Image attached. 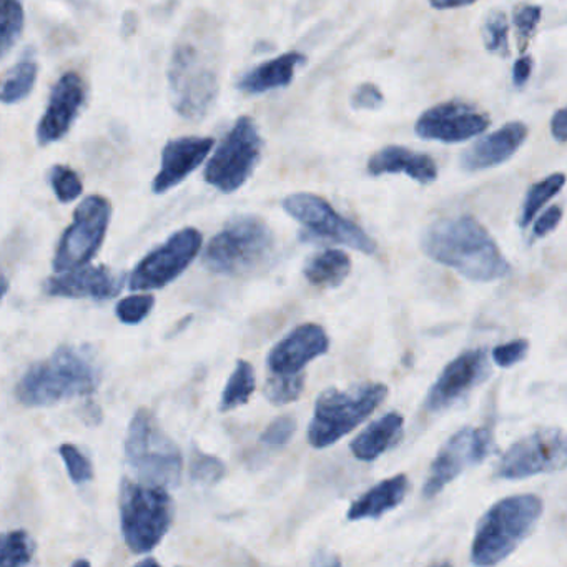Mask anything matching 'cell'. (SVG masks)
Listing matches in <instances>:
<instances>
[{
    "instance_id": "obj_1",
    "label": "cell",
    "mask_w": 567,
    "mask_h": 567,
    "mask_svg": "<svg viewBox=\"0 0 567 567\" xmlns=\"http://www.w3.org/2000/svg\"><path fill=\"white\" fill-rule=\"evenodd\" d=\"M222 44L214 21L199 18L180 35L170 57L167 79L180 117L202 121L220 90Z\"/></svg>"
},
{
    "instance_id": "obj_2",
    "label": "cell",
    "mask_w": 567,
    "mask_h": 567,
    "mask_svg": "<svg viewBox=\"0 0 567 567\" xmlns=\"http://www.w3.org/2000/svg\"><path fill=\"white\" fill-rule=\"evenodd\" d=\"M421 248L434 262L456 270L473 282H495L511 272L491 235L469 215L431 225L424 231Z\"/></svg>"
},
{
    "instance_id": "obj_3",
    "label": "cell",
    "mask_w": 567,
    "mask_h": 567,
    "mask_svg": "<svg viewBox=\"0 0 567 567\" xmlns=\"http://www.w3.org/2000/svg\"><path fill=\"white\" fill-rule=\"evenodd\" d=\"M99 365L83 348L60 347L47 360L38 361L15 388L19 401L29 408L59 405L92 395L100 385Z\"/></svg>"
},
{
    "instance_id": "obj_4",
    "label": "cell",
    "mask_w": 567,
    "mask_h": 567,
    "mask_svg": "<svg viewBox=\"0 0 567 567\" xmlns=\"http://www.w3.org/2000/svg\"><path fill=\"white\" fill-rule=\"evenodd\" d=\"M543 511V499L534 495L509 496L496 502L479 521L472 563L495 566L504 560L530 536Z\"/></svg>"
},
{
    "instance_id": "obj_5",
    "label": "cell",
    "mask_w": 567,
    "mask_h": 567,
    "mask_svg": "<svg viewBox=\"0 0 567 567\" xmlns=\"http://www.w3.org/2000/svg\"><path fill=\"white\" fill-rule=\"evenodd\" d=\"M386 396L388 388L382 383H366L350 389L330 388L321 393L308 428L309 444L324 450L338 443L372 417Z\"/></svg>"
},
{
    "instance_id": "obj_6",
    "label": "cell",
    "mask_w": 567,
    "mask_h": 567,
    "mask_svg": "<svg viewBox=\"0 0 567 567\" xmlns=\"http://www.w3.org/2000/svg\"><path fill=\"white\" fill-rule=\"evenodd\" d=\"M118 506L122 534L132 553H150L162 543L172 526V498L163 486L125 478Z\"/></svg>"
},
{
    "instance_id": "obj_7",
    "label": "cell",
    "mask_w": 567,
    "mask_h": 567,
    "mask_svg": "<svg viewBox=\"0 0 567 567\" xmlns=\"http://www.w3.org/2000/svg\"><path fill=\"white\" fill-rule=\"evenodd\" d=\"M275 248L269 225L254 215H240L212 238L203 254L206 269L222 275H245L265 265Z\"/></svg>"
},
{
    "instance_id": "obj_8",
    "label": "cell",
    "mask_w": 567,
    "mask_h": 567,
    "mask_svg": "<svg viewBox=\"0 0 567 567\" xmlns=\"http://www.w3.org/2000/svg\"><path fill=\"white\" fill-rule=\"evenodd\" d=\"M125 457L141 481L177 486L182 478V453L160 430L148 409H138L132 418L125 438Z\"/></svg>"
},
{
    "instance_id": "obj_9",
    "label": "cell",
    "mask_w": 567,
    "mask_h": 567,
    "mask_svg": "<svg viewBox=\"0 0 567 567\" xmlns=\"http://www.w3.org/2000/svg\"><path fill=\"white\" fill-rule=\"evenodd\" d=\"M262 148L263 140L253 118H238L206 163L205 182L224 193L237 192L253 175Z\"/></svg>"
},
{
    "instance_id": "obj_10",
    "label": "cell",
    "mask_w": 567,
    "mask_h": 567,
    "mask_svg": "<svg viewBox=\"0 0 567 567\" xmlns=\"http://www.w3.org/2000/svg\"><path fill=\"white\" fill-rule=\"evenodd\" d=\"M112 205L105 196H87L64 231L52 267L57 273L80 269L95 257L111 224Z\"/></svg>"
},
{
    "instance_id": "obj_11",
    "label": "cell",
    "mask_w": 567,
    "mask_h": 567,
    "mask_svg": "<svg viewBox=\"0 0 567 567\" xmlns=\"http://www.w3.org/2000/svg\"><path fill=\"white\" fill-rule=\"evenodd\" d=\"M567 468V433L557 428L536 431L512 444L499 461L496 476L524 479Z\"/></svg>"
},
{
    "instance_id": "obj_12",
    "label": "cell",
    "mask_w": 567,
    "mask_h": 567,
    "mask_svg": "<svg viewBox=\"0 0 567 567\" xmlns=\"http://www.w3.org/2000/svg\"><path fill=\"white\" fill-rule=\"evenodd\" d=\"M283 208L318 238L347 245L361 253L373 254L376 243L356 224L341 217L333 206L314 193H293L283 200Z\"/></svg>"
},
{
    "instance_id": "obj_13",
    "label": "cell",
    "mask_w": 567,
    "mask_h": 567,
    "mask_svg": "<svg viewBox=\"0 0 567 567\" xmlns=\"http://www.w3.org/2000/svg\"><path fill=\"white\" fill-rule=\"evenodd\" d=\"M200 248L202 234L196 228L177 231L135 267L128 279V286L132 292L166 288L192 265Z\"/></svg>"
},
{
    "instance_id": "obj_14",
    "label": "cell",
    "mask_w": 567,
    "mask_h": 567,
    "mask_svg": "<svg viewBox=\"0 0 567 567\" xmlns=\"http://www.w3.org/2000/svg\"><path fill=\"white\" fill-rule=\"evenodd\" d=\"M492 451V434L488 428H463L441 447L431 464L424 483V498L440 495L457 476L486 460Z\"/></svg>"
},
{
    "instance_id": "obj_15",
    "label": "cell",
    "mask_w": 567,
    "mask_h": 567,
    "mask_svg": "<svg viewBox=\"0 0 567 567\" xmlns=\"http://www.w3.org/2000/svg\"><path fill=\"white\" fill-rule=\"evenodd\" d=\"M489 117L469 103L444 102L428 109L415 125V134L423 140L460 144L472 140L489 127Z\"/></svg>"
},
{
    "instance_id": "obj_16",
    "label": "cell",
    "mask_w": 567,
    "mask_h": 567,
    "mask_svg": "<svg viewBox=\"0 0 567 567\" xmlns=\"http://www.w3.org/2000/svg\"><path fill=\"white\" fill-rule=\"evenodd\" d=\"M87 87L77 72H67L52 89L47 109L37 125V144L41 147L63 140L86 105Z\"/></svg>"
},
{
    "instance_id": "obj_17",
    "label": "cell",
    "mask_w": 567,
    "mask_h": 567,
    "mask_svg": "<svg viewBox=\"0 0 567 567\" xmlns=\"http://www.w3.org/2000/svg\"><path fill=\"white\" fill-rule=\"evenodd\" d=\"M488 353L483 348L466 351L454 358L443 370L440 378L431 386L427 396V408L433 412L444 411L488 376Z\"/></svg>"
},
{
    "instance_id": "obj_18",
    "label": "cell",
    "mask_w": 567,
    "mask_h": 567,
    "mask_svg": "<svg viewBox=\"0 0 567 567\" xmlns=\"http://www.w3.org/2000/svg\"><path fill=\"white\" fill-rule=\"evenodd\" d=\"M328 350L330 338L320 325H299L270 351L269 366L276 375H298L309 361Z\"/></svg>"
},
{
    "instance_id": "obj_19",
    "label": "cell",
    "mask_w": 567,
    "mask_h": 567,
    "mask_svg": "<svg viewBox=\"0 0 567 567\" xmlns=\"http://www.w3.org/2000/svg\"><path fill=\"white\" fill-rule=\"evenodd\" d=\"M211 137H180L170 140L162 151V166L151 183L157 195L169 192L189 179L214 148Z\"/></svg>"
},
{
    "instance_id": "obj_20",
    "label": "cell",
    "mask_w": 567,
    "mask_h": 567,
    "mask_svg": "<svg viewBox=\"0 0 567 567\" xmlns=\"http://www.w3.org/2000/svg\"><path fill=\"white\" fill-rule=\"evenodd\" d=\"M122 290V279L107 267H87L70 270L63 275L52 276L44 283V292L48 296L72 299L115 298Z\"/></svg>"
},
{
    "instance_id": "obj_21",
    "label": "cell",
    "mask_w": 567,
    "mask_h": 567,
    "mask_svg": "<svg viewBox=\"0 0 567 567\" xmlns=\"http://www.w3.org/2000/svg\"><path fill=\"white\" fill-rule=\"evenodd\" d=\"M528 127L523 122H509L492 134L479 138L461 155V167L466 172H481L508 162L526 141Z\"/></svg>"
},
{
    "instance_id": "obj_22",
    "label": "cell",
    "mask_w": 567,
    "mask_h": 567,
    "mask_svg": "<svg viewBox=\"0 0 567 567\" xmlns=\"http://www.w3.org/2000/svg\"><path fill=\"white\" fill-rule=\"evenodd\" d=\"M368 173L373 177L386 173H406L421 185H430L438 179V166L430 155L411 150L401 145H388L376 151L368 162Z\"/></svg>"
},
{
    "instance_id": "obj_23",
    "label": "cell",
    "mask_w": 567,
    "mask_h": 567,
    "mask_svg": "<svg viewBox=\"0 0 567 567\" xmlns=\"http://www.w3.org/2000/svg\"><path fill=\"white\" fill-rule=\"evenodd\" d=\"M306 63V57L299 52H286L276 59L267 60L260 66L243 73L237 87L241 92L258 95L270 90L283 89L292 83L296 69Z\"/></svg>"
},
{
    "instance_id": "obj_24",
    "label": "cell",
    "mask_w": 567,
    "mask_h": 567,
    "mask_svg": "<svg viewBox=\"0 0 567 567\" xmlns=\"http://www.w3.org/2000/svg\"><path fill=\"white\" fill-rule=\"evenodd\" d=\"M408 488L409 481L405 475L378 483L351 504L348 509V520H378L383 514L401 504Z\"/></svg>"
},
{
    "instance_id": "obj_25",
    "label": "cell",
    "mask_w": 567,
    "mask_h": 567,
    "mask_svg": "<svg viewBox=\"0 0 567 567\" xmlns=\"http://www.w3.org/2000/svg\"><path fill=\"white\" fill-rule=\"evenodd\" d=\"M402 427H405V418L399 412H388L370 424L360 436L354 438L351 453L361 461H375L398 443Z\"/></svg>"
},
{
    "instance_id": "obj_26",
    "label": "cell",
    "mask_w": 567,
    "mask_h": 567,
    "mask_svg": "<svg viewBox=\"0 0 567 567\" xmlns=\"http://www.w3.org/2000/svg\"><path fill=\"white\" fill-rule=\"evenodd\" d=\"M351 272V260L343 250L328 248L314 254L306 262L305 279L314 286L320 288H334L348 279Z\"/></svg>"
},
{
    "instance_id": "obj_27",
    "label": "cell",
    "mask_w": 567,
    "mask_h": 567,
    "mask_svg": "<svg viewBox=\"0 0 567 567\" xmlns=\"http://www.w3.org/2000/svg\"><path fill=\"white\" fill-rule=\"evenodd\" d=\"M37 76L38 64L35 60L34 50L31 48V50H25L22 54L19 63L5 76L4 83H2V92H0L2 102L11 105V103L24 100L34 89Z\"/></svg>"
},
{
    "instance_id": "obj_28",
    "label": "cell",
    "mask_w": 567,
    "mask_h": 567,
    "mask_svg": "<svg viewBox=\"0 0 567 567\" xmlns=\"http://www.w3.org/2000/svg\"><path fill=\"white\" fill-rule=\"evenodd\" d=\"M257 388V376H254L253 366L248 361H237L235 372L231 373L227 386H225L224 395H222L220 411H231L238 406L248 402Z\"/></svg>"
},
{
    "instance_id": "obj_29",
    "label": "cell",
    "mask_w": 567,
    "mask_h": 567,
    "mask_svg": "<svg viewBox=\"0 0 567 567\" xmlns=\"http://www.w3.org/2000/svg\"><path fill=\"white\" fill-rule=\"evenodd\" d=\"M564 183H566L564 173H553L531 186L523 203V211H521V227H528L534 220L541 208L563 190Z\"/></svg>"
},
{
    "instance_id": "obj_30",
    "label": "cell",
    "mask_w": 567,
    "mask_h": 567,
    "mask_svg": "<svg viewBox=\"0 0 567 567\" xmlns=\"http://www.w3.org/2000/svg\"><path fill=\"white\" fill-rule=\"evenodd\" d=\"M35 544L25 531H11L2 537L0 564L4 567L27 566L34 557Z\"/></svg>"
},
{
    "instance_id": "obj_31",
    "label": "cell",
    "mask_w": 567,
    "mask_h": 567,
    "mask_svg": "<svg viewBox=\"0 0 567 567\" xmlns=\"http://www.w3.org/2000/svg\"><path fill=\"white\" fill-rule=\"evenodd\" d=\"M25 15L21 0H2V29H0V50L8 56L24 31Z\"/></svg>"
},
{
    "instance_id": "obj_32",
    "label": "cell",
    "mask_w": 567,
    "mask_h": 567,
    "mask_svg": "<svg viewBox=\"0 0 567 567\" xmlns=\"http://www.w3.org/2000/svg\"><path fill=\"white\" fill-rule=\"evenodd\" d=\"M190 478L196 485L214 486L224 479L225 468L224 461L217 456L203 453L199 447H193L190 454Z\"/></svg>"
},
{
    "instance_id": "obj_33",
    "label": "cell",
    "mask_w": 567,
    "mask_h": 567,
    "mask_svg": "<svg viewBox=\"0 0 567 567\" xmlns=\"http://www.w3.org/2000/svg\"><path fill=\"white\" fill-rule=\"evenodd\" d=\"M305 388V376L298 375H276L267 382L265 395L270 402L276 406L290 405L302 396Z\"/></svg>"
},
{
    "instance_id": "obj_34",
    "label": "cell",
    "mask_w": 567,
    "mask_h": 567,
    "mask_svg": "<svg viewBox=\"0 0 567 567\" xmlns=\"http://www.w3.org/2000/svg\"><path fill=\"white\" fill-rule=\"evenodd\" d=\"M485 47L492 54L506 57L509 52V21L504 12L496 11L486 19L483 29Z\"/></svg>"
},
{
    "instance_id": "obj_35",
    "label": "cell",
    "mask_w": 567,
    "mask_h": 567,
    "mask_svg": "<svg viewBox=\"0 0 567 567\" xmlns=\"http://www.w3.org/2000/svg\"><path fill=\"white\" fill-rule=\"evenodd\" d=\"M50 185L59 202L70 203L83 192L79 173L67 166H56L50 170Z\"/></svg>"
},
{
    "instance_id": "obj_36",
    "label": "cell",
    "mask_w": 567,
    "mask_h": 567,
    "mask_svg": "<svg viewBox=\"0 0 567 567\" xmlns=\"http://www.w3.org/2000/svg\"><path fill=\"white\" fill-rule=\"evenodd\" d=\"M155 306V298L151 295H132L121 299L115 306V315L125 325H138L150 315Z\"/></svg>"
},
{
    "instance_id": "obj_37",
    "label": "cell",
    "mask_w": 567,
    "mask_h": 567,
    "mask_svg": "<svg viewBox=\"0 0 567 567\" xmlns=\"http://www.w3.org/2000/svg\"><path fill=\"white\" fill-rule=\"evenodd\" d=\"M59 454L63 456L64 463H66L70 479L76 485H86V483L92 481V464H90V461L87 460L86 454L79 447L73 446V444H63L59 447Z\"/></svg>"
},
{
    "instance_id": "obj_38",
    "label": "cell",
    "mask_w": 567,
    "mask_h": 567,
    "mask_svg": "<svg viewBox=\"0 0 567 567\" xmlns=\"http://www.w3.org/2000/svg\"><path fill=\"white\" fill-rule=\"evenodd\" d=\"M541 14H543V9L540 5L524 4L515 9L512 22H514L515 31H518L521 50H524V45H528L534 32H536Z\"/></svg>"
},
{
    "instance_id": "obj_39",
    "label": "cell",
    "mask_w": 567,
    "mask_h": 567,
    "mask_svg": "<svg viewBox=\"0 0 567 567\" xmlns=\"http://www.w3.org/2000/svg\"><path fill=\"white\" fill-rule=\"evenodd\" d=\"M296 431V420L290 415L276 418L262 434V443L267 446L282 447L290 443Z\"/></svg>"
},
{
    "instance_id": "obj_40",
    "label": "cell",
    "mask_w": 567,
    "mask_h": 567,
    "mask_svg": "<svg viewBox=\"0 0 567 567\" xmlns=\"http://www.w3.org/2000/svg\"><path fill=\"white\" fill-rule=\"evenodd\" d=\"M528 351H530V341L514 340L496 347L492 350V358H495L496 365L501 366V368H509V366L521 363L528 356Z\"/></svg>"
},
{
    "instance_id": "obj_41",
    "label": "cell",
    "mask_w": 567,
    "mask_h": 567,
    "mask_svg": "<svg viewBox=\"0 0 567 567\" xmlns=\"http://www.w3.org/2000/svg\"><path fill=\"white\" fill-rule=\"evenodd\" d=\"M383 103H385V97L375 83H361L351 97V105L358 111H376Z\"/></svg>"
},
{
    "instance_id": "obj_42",
    "label": "cell",
    "mask_w": 567,
    "mask_h": 567,
    "mask_svg": "<svg viewBox=\"0 0 567 567\" xmlns=\"http://www.w3.org/2000/svg\"><path fill=\"white\" fill-rule=\"evenodd\" d=\"M560 218H563V208H560V206L554 205L551 206V208H547V211L541 215L540 220L536 222V225H534V238L546 237L547 234L556 230Z\"/></svg>"
},
{
    "instance_id": "obj_43",
    "label": "cell",
    "mask_w": 567,
    "mask_h": 567,
    "mask_svg": "<svg viewBox=\"0 0 567 567\" xmlns=\"http://www.w3.org/2000/svg\"><path fill=\"white\" fill-rule=\"evenodd\" d=\"M533 66L534 63L530 56H523L521 59L515 60L514 69H512V80H514L515 86L523 87L531 79Z\"/></svg>"
},
{
    "instance_id": "obj_44",
    "label": "cell",
    "mask_w": 567,
    "mask_h": 567,
    "mask_svg": "<svg viewBox=\"0 0 567 567\" xmlns=\"http://www.w3.org/2000/svg\"><path fill=\"white\" fill-rule=\"evenodd\" d=\"M551 134L559 144L567 141V107L559 109L551 118Z\"/></svg>"
},
{
    "instance_id": "obj_45",
    "label": "cell",
    "mask_w": 567,
    "mask_h": 567,
    "mask_svg": "<svg viewBox=\"0 0 567 567\" xmlns=\"http://www.w3.org/2000/svg\"><path fill=\"white\" fill-rule=\"evenodd\" d=\"M476 0H430L431 8L436 11H450V9L468 8L475 4Z\"/></svg>"
},
{
    "instance_id": "obj_46",
    "label": "cell",
    "mask_w": 567,
    "mask_h": 567,
    "mask_svg": "<svg viewBox=\"0 0 567 567\" xmlns=\"http://www.w3.org/2000/svg\"><path fill=\"white\" fill-rule=\"evenodd\" d=\"M311 564L314 566H340L341 560L333 554L321 553L318 554L317 559L311 560Z\"/></svg>"
},
{
    "instance_id": "obj_47",
    "label": "cell",
    "mask_w": 567,
    "mask_h": 567,
    "mask_svg": "<svg viewBox=\"0 0 567 567\" xmlns=\"http://www.w3.org/2000/svg\"><path fill=\"white\" fill-rule=\"evenodd\" d=\"M150 564L157 566V564H159V560L151 559V557H147V559L140 560V563H138V566H150Z\"/></svg>"
},
{
    "instance_id": "obj_48",
    "label": "cell",
    "mask_w": 567,
    "mask_h": 567,
    "mask_svg": "<svg viewBox=\"0 0 567 567\" xmlns=\"http://www.w3.org/2000/svg\"><path fill=\"white\" fill-rule=\"evenodd\" d=\"M89 560H76V563H73V566H89Z\"/></svg>"
}]
</instances>
